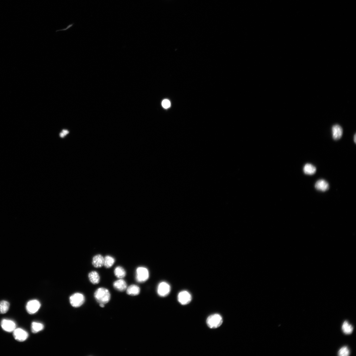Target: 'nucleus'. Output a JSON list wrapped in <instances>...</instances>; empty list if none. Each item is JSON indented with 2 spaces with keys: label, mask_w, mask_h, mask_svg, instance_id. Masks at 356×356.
<instances>
[{
  "label": "nucleus",
  "mask_w": 356,
  "mask_h": 356,
  "mask_svg": "<svg viewBox=\"0 0 356 356\" xmlns=\"http://www.w3.org/2000/svg\"><path fill=\"white\" fill-rule=\"evenodd\" d=\"M95 297L96 301L99 303L104 304L108 303L110 300L111 294L107 289L100 288L95 292Z\"/></svg>",
  "instance_id": "obj_1"
},
{
  "label": "nucleus",
  "mask_w": 356,
  "mask_h": 356,
  "mask_svg": "<svg viewBox=\"0 0 356 356\" xmlns=\"http://www.w3.org/2000/svg\"><path fill=\"white\" fill-rule=\"evenodd\" d=\"M206 322L209 328L211 329H215L221 326L223 322V319L220 315L215 314L209 316Z\"/></svg>",
  "instance_id": "obj_2"
},
{
  "label": "nucleus",
  "mask_w": 356,
  "mask_h": 356,
  "mask_svg": "<svg viewBox=\"0 0 356 356\" xmlns=\"http://www.w3.org/2000/svg\"><path fill=\"white\" fill-rule=\"evenodd\" d=\"M149 277V273L147 268L140 267L137 268L136 276L137 282L139 283L144 282L148 279Z\"/></svg>",
  "instance_id": "obj_3"
},
{
  "label": "nucleus",
  "mask_w": 356,
  "mask_h": 356,
  "mask_svg": "<svg viewBox=\"0 0 356 356\" xmlns=\"http://www.w3.org/2000/svg\"><path fill=\"white\" fill-rule=\"evenodd\" d=\"M85 302V297L82 293H74L70 297V304L74 307L77 308L80 307Z\"/></svg>",
  "instance_id": "obj_4"
},
{
  "label": "nucleus",
  "mask_w": 356,
  "mask_h": 356,
  "mask_svg": "<svg viewBox=\"0 0 356 356\" xmlns=\"http://www.w3.org/2000/svg\"><path fill=\"white\" fill-rule=\"evenodd\" d=\"M171 290V287L169 284L166 282H163L159 284L157 292L160 296L165 297L169 295Z\"/></svg>",
  "instance_id": "obj_5"
},
{
  "label": "nucleus",
  "mask_w": 356,
  "mask_h": 356,
  "mask_svg": "<svg viewBox=\"0 0 356 356\" xmlns=\"http://www.w3.org/2000/svg\"><path fill=\"white\" fill-rule=\"evenodd\" d=\"M192 297L188 291H183L180 292L178 295V299L179 303L183 305L189 303L192 301Z\"/></svg>",
  "instance_id": "obj_6"
},
{
  "label": "nucleus",
  "mask_w": 356,
  "mask_h": 356,
  "mask_svg": "<svg viewBox=\"0 0 356 356\" xmlns=\"http://www.w3.org/2000/svg\"><path fill=\"white\" fill-rule=\"evenodd\" d=\"M40 307L41 304L38 301L33 300L28 302L26 305V309L29 314H33L38 311Z\"/></svg>",
  "instance_id": "obj_7"
},
{
  "label": "nucleus",
  "mask_w": 356,
  "mask_h": 356,
  "mask_svg": "<svg viewBox=\"0 0 356 356\" xmlns=\"http://www.w3.org/2000/svg\"><path fill=\"white\" fill-rule=\"evenodd\" d=\"M13 332L15 339L18 342H22L25 341L28 336V333L21 328L15 329Z\"/></svg>",
  "instance_id": "obj_8"
},
{
  "label": "nucleus",
  "mask_w": 356,
  "mask_h": 356,
  "mask_svg": "<svg viewBox=\"0 0 356 356\" xmlns=\"http://www.w3.org/2000/svg\"><path fill=\"white\" fill-rule=\"evenodd\" d=\"M1 326L6 332L9 333L13 332L16 328V323L13 321L6 319L2 321Z\"/></svg>",
  "instance_id": "obj_9"
},
{
  "label": "nucleus",
  "mask_w": 356,
  "mask_h": 356,
  "mask_svg": "<svg viewBox=\"0 0 356 356\" xmlns=\"http://www.w3.org/2000/svg\"><path fill=\"white\" fill-rule=\"evenodd\" d=\"M315 188L317 190L322 192H325L329 188L328 183L325 180L320 179L317 181L315 184Z\"/></svg>",
  "instance_id": "obj_10"
},
{
  "label": "nucleus",
  "mask_w": 356,
  "mask_h": 356,
  "mask_svg": "<svg viewBox=\"0 0 356 356\" xmlns=\"http://www.w3.org/2000/svg\"><path fill=\"white\" fill-rule=\"evenodd\" d=\"M332 131L333 138L334 140H338L341 138L343 134V130L339 125L336 124L333 126Z\"/></svg>",
  "instance_id": "obj_11"
},
{
  "label": "nucleus",
  "mask_w": 356,
  "mask_h": 356,
  "mask_svg": "<svg viewBox=\"0 0 356 356\" xmlns=\"http://www.w3.org/2000/svg\"><path fill=\"white\" fill-rule=\"evenodd\" d=\"M114 288L120 292H123L126 290L127 284L126 281L122 279L116 280L113 284Z\"/></svg>",
  "instance_id": "obj_12"
},
{
  "label": "nucleus",
  "mask_w": 356,
  "mask_h": 356,
  "mask_svg": "<svg viewBox=\"0 0 356 356\" xmlns=\"http://www.w3.org/2000/svg\"><path fill=\"white\" fill-rule=\"evenodd\" d=\"M104 258L101 255H95L92 259V264L96 268L101 267L104 266Z\"/></svg>",
  "instance_id": "obj_13"
},
{
  "label": "nucleus",
  "mask_w": 356,
  "mask_h": 356,
  "mask_svg": "<svg viewBox=\"0 0 356 356\" xmlns=\"http://www.w3.org/2000/svg\"><path fill=\"white\" fill-rule=\"evenodd\" d=\"M127 294L132 296H136L139 294L140 289L138 286L132 285L129 286L126 289Z\"/></svg>",
  "instance_id": "obj_14"
},
{
  "label": "nucleus",
  "mask_w": 356,
  "mask_h": 356,
  "mask_svg": "<svg viewBox=\"0 0 356 356\" xmlns=\"http://www.w3.org/2000/svg\"><path fill=\"white\" fill-rule=\"evenodd\" d=\"M88 277L90 282L93 284L96 285L99 283L100 277L97 272L91 271L89 274Z\"/></svg>",
  "instance_id": "obj_15"
},
{
  "label": "nucleus",
  "mask_w": 356,
  "mask_h": 356,
  "mask_svg": "<svg viewBox=\"0 0 356 356\" xmlns=\"http://www.w3.org/2000/svg\"><path fill=\"white\" fill-rule=\"evenodd\" d=\"M303 172L305 174L312 175L315 174L316 172V168L314 165L310 164L305 165L303 168Z\"/></svg>",
  "instance_id": "obj_16"
},
{
  "label": "nucleus",
  "mask_w": 356,
  "mask_h": 356,
  "mask_svg": "<svg viewBox=\"0 0 356 356\" xmlns=\"http://www.w3.org/2000/svg\"><path fill=\"white\" fill-rule=\"evenodd\" d=\"M114 273L115 276L119 279H122L126 275L125 270L122 267L120 266H118L115 268Z\"/></svg>",
  "instance_id": "obj_17"
},
{
  "label": "nucleus",
  "mask_w": 356,
  "mask_h": 356,
  "mask_svg": "<svg viewBox=\"0 0 356 356\" xmlns=\"http://www.w3.org/2000/svg\"><path fill=\"white\" fill-rule=\"evenodd\" d=\"M342 329L343 333L346 334H349L353 332V327L347 321H346L343 324Z\"/></svg>",
  "instance_id": "obj_18"
},
{
  "label": "nucleus",
  "mask_w": 356,
  "mask_h": 356,
  "mask_svg": "<svg viewBox=\"0 0 356 356\" xmlns=\"http://www.w3.org/2000/svg\"><path fill=\"white\" fill-rule=\"evenodd\" d=\"M114 258L110 255H107L104 258V266L106 268H110L114 265L115 263Z\"/></svg>",
  "instance_id": "obj_19"
},
{
  "label": "nucleus",
  "mask_w": 356,
  "mask_h": 356,
  "mask_svg": "<svg viewBox=\"0 0 356 356\" xmlns=\"http://www.w3.org/2000/svg\"><path fill=\"white\" fill-rule=\"evenodd\" d=\"M9 303L6 301L0 302V313L4 314L7 313L9 309Z\"/></svg>",
  "instance_id": "obj_20"
},
{
  "label": "nucleus",
  "mask_w": 356,
  "mask_h": 356,
  "mask_svg": "<svg viewBox=\"0 0 356 356\" xmlns=\"http://www.w3.org/2000/svg\"><path fill=\"white\" fill-rule=\"evenodd\" d=\"M44 328L43 324L40 323L33 322L32 324V331L33 333H38Z\"/></svg>",
  "instance_id": "obj_21"
},
{
  "label": "nucleus",
  "mask_w": 356,
  "mask_h": 356,
  "mask_svg": "<svg viewBox=\"0 0 356 356\" xmlns=\"http://www.w3.org/2000/svg\"><path fill=\"white\" fill-rule=\"evenodd\" d=\"M350 354V351L348 348L346 346L341 348L338 352V355L340 356H348Z\"/></svg>",
  "instance_id": "obj_22"
},
{
  "label": "nucleus",
  "mask_w": 356,
  "mask_h": 356,
  "mask_svg": "<svg viewBox=\"0 0 356 356\" xmlns=\"http://www.w3.org/2000/svg\"><path fill=\"white\" fill-rule=\"evenodd\" d=\"M162 106L165 109H167L170 107L171 103L168 100L165 99L162 102Z\"/></svg>",
  "instance_id": "obj_23"
},
{
  "label": "nucleus",
  "mask_w": 356,
  "mask_h": 356,
  "mask_svg": "<svg viewBox=\"0 0 356 356\" xmlns=\"http://www.w3.org/2000/svg\"><path fill=\"white\" fill-rule=\"evenodd\" d=\"M100 306L102 308H104L105 307V304L102 303H100Z\"/></svg>",
  "instance_id": "obj_24"
},
{
  "label": "nucleus",
  "mask_w": 356,
  "mask_h": 356,
  "mask_svg": "<svg viewBox=\"0 0 356 356\" xmlns=\"http://www.w3.org/2000/svg\"><path fill=\"white\" fill-rule=\"evenodd\" d=\"M62 132H63L64 133H65V134H68L69 133V132H68V131H67L66 130H63V131H62Z\"/></svg>",
  "instance_id": "obj_25"
},
{
  "label": "nucleus",
  "mask_w": 356,
  "mask_h": 356,
  "mask_svg": "<svg viewBox=\"0 0 356 356\" xmlns=\"http://www.w3.org/2000/svg\"><path fill=\"white\" fill-rule=\"evenodd\" d=\"M66 135V134H65V133H64L63 132H62V133H60V136L61 137H63Z\"/></svg>",
  "instance_id": "obj_26"
},
{
  "label": "nucleus",
  "mask_w": 356,
  "mask_h": 356,
  "mask_svg": "<svg viewBox=\"0 0 356 356\" xmlns=\"http://www.w3.org/2000/svg\"><path fill=\"white\" fill-rule=\"evenodd\" d=\"M354 142H355V143H356V134H355V135L354 136Z\"/></svg>",
  "instance_id": "obj_27"
}]
</instances>
